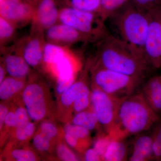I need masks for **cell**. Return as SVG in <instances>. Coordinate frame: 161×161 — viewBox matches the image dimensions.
<instances>
[{
  "mask_svg": "<svg viewBox=\"0 0 161 161\" xmlns=\"http://www.w3.org/2000/svg\"><path fill=\"white\" fill-rule=\"evenodd\" d=\"M141 92L133 93L121 104L109 135L112 139L124 140L149 131L160 119Z\"/></svg>",
  "mask_w": 161,
  "mask_h": 161,
  "instance_id": "cell-1",
  "label": "cell"
},
{
  "mask_svg": "<svg viewBox=\"0 0 161 161\" xmlns=\"http://www.w3.org/2000/svg\"><path fill=\"white\" fill-rule=\"evenodd\" d=\"M98 64L108 69L145 80L153 71L144 58L110 34L103 38Z\"/></svg>",
  "mask_w": 161,
  "mask_h": 161,
  "instance_id": "cell-2",
  "label": "cell"
},
{
  "mask_svg": "<svg viewBox=\"0 0 161 161\" xmlns=\"http://www.w3.org/2000/svg\"><path fill=\"white\" fill-rule=\"evenodd\" d=\"M108 19L112 21L117 34L115 37L144 58V47L150 23L148 13L140 11L131 4L125 5Z\"/></svg>",
  "mask_w": 161,
  "mask_h": 161,
  "instance_id": "cell-3",
  "label": "cell"
},
{
  "mask_svg": "<svg viewBox=\"0 0 161 161\" xmlns=\"http://www.w3.org/2000/svg\"><path fill=\"white\" fill-rule=\"evenodd\" d=\"M93 86L108 95L124 101L146 80L108 69L98 64L93 72Z\"/></svg>",
  "mask_w": 161,
  "mask_h": 161,
  "instance_id": "cell-4",
  "label": "cell"
},
{
  "mask_svg": "<svg viewBox=\"0 0 161 161\" xmlns=\"http://www.w3.org/2000/svg\"><path fill=\"white\" fill-rule=\"evenodd\" d=\"M96 15L95 13L72 7L62 9L59 13V19L61 23L92 37L94 36L104 38L109 33L104 25V21Z\"/></svg>",
  "mask_w": 161,
  "mask_h": 161,
  "instance_id": "cell-5",
  "label": "cell"
},
{
  "mask_svg": "<svg viewBox=\"0 0 161 161\" xmlns=\"http://www.w3.org/2000/svg\"><path fill=\"white\" fill-rule=\"evenodd\" d=\"M147 13L150 23L144 57L153 70H156L161 69V9L158 7Z\"/></svg>",
  "mask_w": 161,
  "mask_h": 161,
  "instance_id": "cell-6",
  "label": "cell"
},
{
  "mask_svg": "<svg viewBox=\"0 0 161 161\" xmlns=\"http://www.w3.org/2000/svg\"><path fill=\"white\" fill-rule=\"evenodd\" d=\"M123 101L93 86L91 92L92 108L98 116L105 133H109L117 117L121 104Z\"/></svg>",
  "mask_w": 161,
  "mask_h": 161,
  "instance_id": "cell-7",
  "label": "cell"
},
{
  "mask_svg": "<svg viewBox=\"0 0 161 161\" xmlns=\"http://www.w3.org/2000/svg\"><path fill=\"white\" fill-rule=\"evenodd\" d=\"M23 98L30 118L39 121L45 118L47 113V103L43 87L36 83L28 85L23 91Z\"/></svg>",
  "mask_w": 161,
  "mask_h": 161,
  "instance_id": "cell-8",
  "label": "cell"
},
{
  "mask_svg": "<svg viewBox=\"0 0 161 161\" xmlns=\"http://www.w3.org/2000/svg\"><path fill=\"white\" fill-rule=\"evenodd\" d=\"M0 3L1 16L10 22L23 21L32 14L30 6L20 0H4Z\"/></svg>",
  "mask_w": 161,
  "mask_h": 161,
  "instance_id": "cell-9",
  "label": "cell"
},
{
  "mask_svg": "<svg viewBox=\"0 0 161 161\" xmlns=\"http://www.w3.org/2000/svg\"><path fill=\"white\" fill-rule=\"evenodd\" d=\"M47 37L53 42L72 43L78 40H86L92 38L76 30L70 26L61 23L47 28Z\"/></svg>",
  "mask_w": 161,
  "mask_h": 161,
  "instance_id": "cell-10",
  "label": "cell"
},
{
  "mask_svg": "<svg viewBox=\"0 0 161 161\" xmlns=\"http://www.w3.org/2000/svg\"><path fill=\"white\" fill-rule=\"evenodd\" d=\"M128 160H154L151 134H148L144 132L137 135L133 142L132 153L128 158Z\"/></svg>",
  "mask_w": 161,
  "mask_h": 161,
  "instance_id": "cell-11",
  "label": "cell"
},
{
  "mask_svg": "<svg viewBox=\"0 0 161 161\" xmlns=\"http://www.w3.org/2000/svg\"><path fill=\"white\" fill-rule=\"evenodd\" d=\"M141 92L153 110L159 114L161 113V75L150 77L144 82Z\"/></svg>",
  "mask_w": 161,
  "mask_h": 161,
  "instance_id": "cell-12",
  "label": "cell"
},
{
  "mask_svg": "<svg viewBox=\"0 0 161 161\" xmlns=\"http://www.w3.org/2000/svg\"><path fill=\"white\" fill-rule=\"evenodd\" d=\"M59 13L54 0H41L36 13L38 23L41 27L47 29L55 25Z\"/></svg>",
  "mask_w": 161,
  "mask_h": 161,
  "instance_id": "cell-13",
  "label": "cell"
},
{
  "mask_svg": "<svg viewBox=\"0 0 161 161\" xmlns=\"http://www.w3.org/2000/svg\"><path fill=\"white\" fill-rule=\"evenodd\" d=\"M5 69L11 77L22 79L29 72V65L23 57L10 55L5 60Z\"/></svg>",
  "mask_w": 161,
  "mask_h": 161,
  "instance_id": "cell-14",
  "label": "cell"
},
{
  "mask_svg": "<svg viewBox=\"0 0 161 161\" xmlns=\"http://www.w3.org/2000/svg\"><path fill=\"white\" fill-rule=\"evenodd\" d=\"M125 139H112L103 155V161L128 160V148Z\"/></svg>",
  "mask_w": 161,
  "mask_h": 161,
  "instance_id": "cell-15",
  "label": "cell"
},
{
  "mask_svg": "<svg viewBox=\"0 0 161 161\" xmlns=\"http://www.w3.org/2000/svg\"><path fill=\"white\" fill-rule=\"evenodd\" d=\"M43 47L38 39L30 40L23 51V58L29 66H37L43 59Z\"/></svg>",
  "mask_w": 161,
  "mask_h": 161,
  "instance_id": "cell-16",
  "label": "cell"
},
{
  "mask_svg": "<svg viewBox=\"0 0 161 161\" xmlns=\"http://www.w3.org/2000/svg\"><path fill=\"white\" fill-rule=\"evenodd\" d=\"M86 83L83 80H79L74 84L61 95V103L64 106L72 105L75 101L84 95H91Z\"/></svg>",
  "mask_w": 161,
  "mask_h": 161,
  "instance_id": "cell-17",
  "label": "cell"
},
{
  "mask_svg": "<svg viewBox=\"0 0 161 161\" xmlns=\"http://www.w3.org/2000/svg\"><path fill=\"white\" fill-rule=\"evenodd\" d=\"M24 86L22 79L10 77L5 78L0 83V98L1 100H9L13 96L21 92Z\"/></svg>",
  "mask_w": 161,
  "mask_h": 161,
  "instance_id": "cell-18",
  "label": "cell"
},
{
  "mask_svg": "<svg viewBox=\"0 0 161 161\" xmlns=\"http://www.w3.org/2000/svg\"><path fill=\"white\" fill-rule=\"evenodd\" d=\"M72 122L75 125L84 127L90 131L97 129L99 126L101 127L98 116L92 107V109L77 113Z\"/></svg>",
  "mask_w": 161,
  "mask_h": 161,
  "instance_id": "cell-19",
  "label": "cell"
},
{
  "mask_svg": "<svg viewBox=\"0 0 161 161\" xmlns=\"http://www.w3.org/2000/svg\"><path fill=\"white\" fill-rule=\"evenodd\" d=\"M129 0H101L98 14L103 21L127 5Z\"/></svg>",
  "mask_w": 161,
  "mask_h": 161,
  "instance_id": "cell-20",
  "label": "cell"
},
{
  "mask_svg": "<svg viewBox=\"0 0 161 161\" xmlns=\"http://www.w3.org/2000/svg\"><path fill=\"white\" fill-rule=\"evenodd\" d=\"M54 65L58 73V81L75 79L74 65L67 55L60 59Z\"/></svg>",
  "mask_w": 161,
  "mask_h": 161,
  "instance_id": "cell-21",
  "label": "cell"
},
{
  "mask_svg": "<svg viewBox=\"0 0 161 161\" xmlns=\"http://www.w3.org/2000/svg\"><path fill=\"white\" fill-rule=\"evenodd\" d=\"M66 54L64 48L57 44L48 43L43 46V60L47 64L54 65Z\"/></svg>",
  "mask_w": 161,
  "mask_h": 161,
  "instance_id": "cell-22",
  "label": "cell"
},
{
  "mask_svg": "<svg viewBox=\"0 0 161 161\" xmlns=\"http://www.w3.org/2000/svg\"><path fill=\"white\" fill-rule=\"evenodd\" d=\"M101 0H70L72 7L76 9L98 13Z\"/></svg>",
  "mask_w": 161,
  "mask_h": 161,
  "instance_id": "cell-23",
  "label": "cell"
},
{
  "mask_svg": "<svg viewBox=\"0 0 161 161\" xmlns=\"http://www.w3.org/2000/svg\"><path fill=\"white\" fill-rule=\"evenodd\" d=\"M65 133L70 134L79 140L90 143V131L78 125H67L64 127Z\"/></svg>",
  "mask_w": 161,
  "mask_h": 161,
  "instance_id": "cell-24",
  "label": "cell"
},
{
  "mask_svg": "<svg viewBox=\"0 0 161 161\" xmlns=\"http://www.w3.org/2000/svg\"><path fill=\"white\" fill-rule=\"evenodd\" d=\"M152 133L154 160L161 161V119L154 125Z\"/></svg>",
  "mask_w": 161,
  "mask_h": 161,
  "instance_id": "cell-25",
  "label": "cell"
},
{
  "mask_svg": "<svg viewBox=\"0 0 161 161\" xmlns=\"http://www.w3.org/2000/svg\"><path fill=\"white\" fill-rule=\"evenodd\" d=\"M15 130L16 138L21 142H24L27 140L33 135L36 126L34 124L29 121L22 126L16 128Z\"/></svg>",
  "mask_w": 161,
  "mask_h": 161,
  "instance_id": "cell-26",
  "label": "cell"
},
{
  "mask_svg": "<svg viewBox=\"0 0 161 161\" xmlns=\"http://www.w3.org/2000/svg\"><path fill=\"white\" fill-rule=\"evenodd\" d=\"M131 4L141 11L147 13L160 6L161 0H131Z\"/></svg>",
  "mask_w": 161,
  "mask_h": 161,
  "instance_id": "cell-27",
  "label": "cell"
},
{
  "mask_svg": "<svg viewBox=\"0 0 161 161\" xmlns=\"http://www.w3.org/2000/svg\"><path fill=\"white\" fill-rule=\"evenodd\" d=\"M112 138L108 134L103 132L99 135L95 140L94 145V148L103 161V157L107 147L112 140Z\"/></svg>",
  "mask_w": 161,
  "mask_h": 161,
  "instance_id": "cell-28",
  "label": "cell"
},
{
  "mask_svg": "<svg viewBox=\"0 0 161 161\" xmlns=\"http://www.w3.org/2000/svg\"><path fill=\"white\" fill-rule=\"evenodd\" d=\"M13 158L18 161H35L37 160L36 154L27 149H16L11 153Z\"/></svg>",
  "mask_w": 161,
  "mask_h": 161,
  "instance_id": "cell-29",
  "label": "cell"
},
{
  "mask_svg": "<svg viewBox=\"0 0 161 161\" xmlns=\"http://www.w3.org/2000/svg\"><path fill=\"white\" fill-rule=\"evenodd\" d=\"M52 140L41 132L35 136L33 143L35 148L40 152H46L49 150Z\"/></svg>",
  "mask_w": 161,
  "mask_h": 161,
  "instance_id": "cell-30",
  "label": "cell"
},
{
  "mask_svg": "<svg viewBox=\"0 0 161 161\" xmlns=\"http://www.w3.org/2000/svg\"><path fill=\"white\" fill-rule=\"evenodd\" d=\"M14 32V28L9 20L1 16L0 18V38L6 40L11 36Z\"/></svg>",
  "mask_w": 161,
  "mask_h": 161,
  "instance_id": "cell-31",
  "label": "cell"
},
{
  "mask_svg": "<svg viewBox=\"0 0 161 161\" xmlns=\"http://www.w3.org/2000/svg\"><path fill=\"white\" fill-rule=\"evenodd\" d=\"M57 153L59 158L63 161L78 160L77 156L64 144H59L57 148Z\"/></svg>",
  "mask_w": 161,
  "mask_h": 161,
  "instance_id": "cell-32",
  "label": "cell"
},
{
  "mask_svg": "<svg viewBox=\"0 0 161 161\" xmlns=\"http://www.w3.org/2000/svg\"><path fill=\"white\" fill-rule=\"evenodd\" d=\"M91 103V94L81 96L76 99L73 103L74 111L77 113L87 109Z\"/></svg>",
  "mask_w": 161,
  "mask_h": 161,
  "instance_id": "cell-33",
  "label": "cell"
},
{
  "mask_svg": "<svg viewBox=\"0 0 161 161\" xmlns=\"http://www.w3.org/2000/svg\"><path fill=\"white\" fill-rule=\"evenodd\" d=\"M40 132L52 139L58 135V130L54 124L49 122L44 121L40 125Z\"/></svg>",
  "mask_w": 161,
  "mask_h": 161,
  "instance_id": "cell-34",
  "label": "cell"
},
{
  "mask_svg": "<svg viewBox=\"0 0 161 161\" xmlns=\"http://www.w3.org/2000/svg\"><path fill=\"white\" fill-rule=\"evenodd\" d=\"M16 116L17 124L15 128L22 126L29 122V115L26 108L20 107L15 111Z\"/></svg>",
  "mask_w": 161,
  "mask_h": 161,
  "instance_id": "cell-35",
  "label": "cell"
},
{
  "mask_svg": "<svg viewBox=\"0 0 161 161\" xmlns=\"http://www.w3.org/2000/svg\"><path fill=\"white\" fill-rule=\"evenodd\" d=\"M75 80V79H72L68 80L58 81L57 87V92L58 94L62 95L74 84Z\"/></svg>",
  "mask_w": 161,
  "mask_h": 161,
  "instance_id": "cell-36",
  "label": "cell"
},
{
  "mask_svg": "<svg viewBox=\"0 0 161 161\" xmlns=\"http://www.w3.org/2000/svg\"><path fill=\"white\" fill-rule=\"evenodd\" d=\"M85 159L87 161H102L100 156L94 148L86 150L85 153Z\"/></svg>",
  "mask_w": 161,
  "mask_h": 161,
  "instance_id": "cell-37",
  "label": "cell"
},
{
  "mask_svg": "<svg viewBox=\"0 0 161 161\" xmlns=\"http://www.w3.org/2000/svg\"><path fill=\"white\" fill-rule=\"evenodd\" d=\"M4 124L9 128H15L16 126L17 119L15 112H8L5 118Z\"/></svg>",
  "mask_w": 161,
  "mask_h": 161,
  "instance_id": "cell-38",
  "label": "cell"
},
{
  "mask_svg": "<svg viewBox=\"0 0 161 161\" xmlns=\"http://www.w3.org/2000/svg\"><path fill=\"white\" fill-rule=\"evenodd\" d=\"M8 109L7 107L1 104L0 105V130H2L5 122V118L8 114Z\"/></svg>",
  "mask_w": 161,
  "mask_h": 161,
  "instance_id": "cell-39",
  "label": "cell"
},
{
  "mask_svg": "<svg viewBox=\"0 0 161 161\" xmlns=\"http://www.w3.org/2000/svg\"><path fill=\"white\" fill-rule=\"evenodd\" d=\"M6 69L3 66L0 67V83L5 79Z\"/></svg>",
  "mask_w": 161,
  "mask_h": 161,
  "instance_id": "cell-40",
  "label": "cell"
},
{
  "mask_svg": "<svg viewBox=\"0 0 161 161\" xmlns=\"http://www.w3.org/2000/svg\"><path fill=\"white\" fill-rule=\"evenodd\" d=\"M27 1H37V0H27Z\"/></svg>",
  "mask_w": 161,
  "mask_h": 161,
  "instance_id": "cell-41",
  "label": "cell"
},
{
  "mask_svg": "<svg viewBox=\"0 0 161 161\" xmlns=\"http://www.w3.org/2000/svg\"><path fill=\"white\" fill-rule=\"evenodd\" d=\"M158 7H160V9H161V5H160V6H158Z\"/></svg>",
  "mask_w": 161,
  "mask_h": 161,
  "instance_id": "cell-42",
  "label": "cell"
},
{
  "mask_svg": "<svg viewBox=\"0 0 161 161\" xmlns=\"http://www.w3.org/2000/svg\"><path fill=\"white\" fill-rule=\"evenodd\" d=\"M4 1V0H0V1Z\"/></svg>",
  "mask_w": 161,
  "mask_h": 161,
  "instance_id": "cell-43",
  "label": "cell"
}]
</instances>
